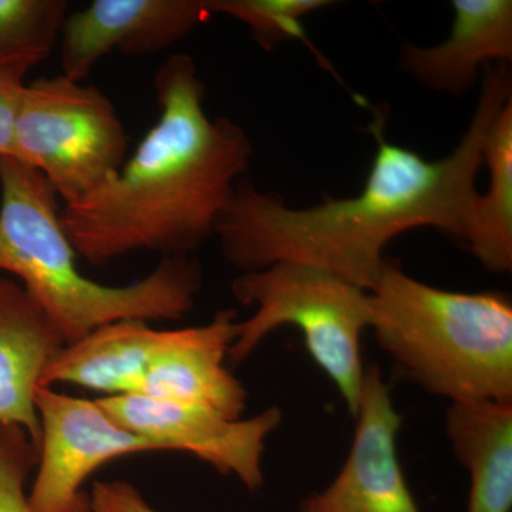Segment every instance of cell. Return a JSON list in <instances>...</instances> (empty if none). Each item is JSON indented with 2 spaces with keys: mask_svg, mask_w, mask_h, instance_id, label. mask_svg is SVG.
I'll return each mask as SVG.
<instances>
[{
  "mask_svg": "<svg viewBox=\"0 0 512 512\" xmlns=\"http://www.w3.org/2000/svg\"><path fill=\"white\" fill-rule=\"evenodd\" d=\"M511 99L507 64L485 66L480 100L466 134L448 156L434 161L390 143L384 133L386 117L377 113L369 127L377 141L375 160L355 197L292 208L284 198L242 178L215 229L222 254L244 272L295 262L325 269L370 292L386 262L384 248L397 235L433 227L464 242L478 195L485 136Z\"/></svg>",
  "mask_w": 512,
  "mask_h": 512,
  "instance_id": "6da1fadb",
  "label": "cell"
},
{
  "mask_svg": "<svg viewBox=\"0 0 512 512\" xmlns=\"http://www.w3.org/2000/svg\"><path fill=\"white\" fill-rule=\"evenodd\" d=\"M154 86L160 116L136 151L107 183L60 210L74 251L90 264L137 251L191 256L215 235L248 171L247 131L208 116L190 55L168 57Z\"/></svg>",
  "mask_w": 512,
  "mask_h": 512,
  "instance_id": "7a4b0ae2",
  "label": "cell"
},
{
  "mask_svg": "<svg viewBox=\"0 0 512 512\" xmlns=\"http://www.w3.org/2000/svg\"><path fill=\"white\" fill-rule=\"evenodd\" d=\"M56 192L33 168L0 158V271L20 279L64 346L124 320H180L194 308L201 268L165 256L146 278L107 286L80 271Z\"/></svg>",
  "mask_w": 512,
  "mask_h": 512,
  "instance_id": "3957f363",
  "label": "cell"
},
{
  "mask_svg": "<svg viewBox=\"0 0 512 512\" xmlns=\"http://www.w3.org/2000/svg\"><path fill=\"white\" fill-rule=\"evenodd\" d=\"M370 328L397 366L451 403H512V305L501 292L423 284L386 259Z\"/></svg>",
  "mask_w": 512,
  "mask_h": 512,
  "instance_id": "277c9868",
  "label": "cell"
},
{
  "mask_svg": "<svg viewBox=\"0 0 512 512\" xmlns=\"http://www.w3.org/2000/svg\"><path fill=\"white\" fill-rule=\"evenodd\" d=\"M231 288L242 305L255 306L256 312L238 322L228 359L238 365L272 330L295 326L355 417L366 373L360 342L372 320L369 292L325 269L295 262L244 272Z\"/></svg>",
  "mask_w": 512,
  "mask_h": 512,
  "instance_id": "5b68a950",
  "label": "cell"
},
{
  "mask_svg": "<svg viewBox=\"0 0 512 512\" xmlns=\"http://www.w3.org/2000/svg\"><path fill=\"white\" fill-rule=\"evenodd\" d=\"M15 147L16 160L42 175L64 205L119 173L128 136L106 94L60 73L26 83Z\"/></svg>",
  "mask_w": 512,
  "mask_h": 512,
  "instance_id": "8992f818",
  "label": "cell"
},
{
  "mask_svg": "<svg viewBox=\"0 0 512 512\" xmlns=\"http://www.w3.org/2000/svg\"><path fill=\"white\" fill-rule=\"evenodd\" d=\"M35 402L42 436L29 497L32 512H92L82 487L94 471L114 458L161 451L117 424L96 400L40 384Z\"/></svg>",
  "mask_w": 512,
  "mask_h": 512,
  "instance_id": "52a82bcc",
  "label": "cell"
},
{
  "mask_svg": "<svg viewBox=\"0 0 512 512\" xmlns=\"http://www.w3.org/2000/svg\"><path fill=\"white\" fill-rule=\"evenodd\" d=\"M96 402L117 424L153 441L161 451L190 453L224 476L234 474L251 491L264 484L265 440L282 421L278 407L232 420L205 407L140 394L104 396Z\"/></svg>",
  "mask_w": 512,
  "mask_h": 512,
  "instance_id": "ba28073f",
  "label": "cell"
},
{
  "mask_svg": "<svg viewBox=\"0 0 512 512\" xmlns=\"http://www.w3.org/2000/svg\"><path fill=\"white\" fill-rule=\"evenodd\" d=\"M211 16V0H93L64 20L59 40L62 74L84 82L111 53L156 55Z\"/></svg>",
  "mask_w": 512,
  "mask_h": 512,
  "instance_id": "9c48e42d",
  "label": "cell"
},
{
  "mask_svg": "<svg viewBox=\"0 0 512 512\" xmlns=\"http://www.w3.org/2000/svg\"><path fill=\"white\" fill-rule=\"evenodd\" d=\"M349 456L333 483L299 512H420L397 456L402 416L376 366L366 370Z\"/></svg>",
  "mask_w": 512,
  "mask_h": 512,
  "instance_id": "30bf717a",
  "label": "cell"
},
{
  "mask_svg": "<svg viewBox=\"0 0 512 512\" xmlns=\"http://www.w3.org/2000/svg\"><path fill=\"white\" fill-rule=\"evenodd\" d=\"M237 325L234 311H220L205 325L168 330L138 394L242 419L248 393L225 367L228 350L237 338Z\"/></svg>",
  "mask_w": 512,
  "mask_h": 512,
  "instance_id": "8fae6325",
  "label": "cell"
},
{
  "mask_svg": "<svg viewBox=\"0 0 512 512\" xmlns=\"http://www.w3.org/2000/svg\"><path fill=\"white\" fill-rule=\"evenodd\" d=\"M453 8L456 15L446 42L433 47L406 43L400 63L424 86L463 96L485 66L511 62L512 2L454 0Z\"/></svg>",
  "mask_w": 512,
  "mask_h": 512,
  "instance_id": "7c38bea8",
  "label": "cell"
},
{
  "mask_svg": "<svg viewBox=\"0 0 512 512\" xmlns=\"http://www.w3.org/2000/svg\"><path fill=\"white\" fill-rule=\"evenodd\" d=\"M64 346L57 330L18 282L0 278V423L22 427L39 450L36 390Z\"/></svg>",
  "mask_w": 512,
  "mask_h": 512,
  "instance_id": "4fadbf2b",
  "label": "cell"
},
{
  "mask_svg": "<svg viewBox=\"0 0 512 512\" xmlns=\"http://www.w3.org/2000/svg\"><path fill=\"white\" fill-rule=\"evenodd\" d=\"M167 332L150 328L143 320L103 326L79 342L63 346L47 365L42 384L69 383L106 396L138 394Z\"/></svg>",
  "mask_w": 512,
  "mask_h": 512,
  "instance_id": "5bb4252c",
  "label": "cell"
},
{
  "mask_svg": "<svg viewBox=\"0 0 512 512\" xmlns=\"http://www.w3.org/2000/svg\"><path fill=\"white\" fill-rule=\"evenodd\" d=\"M447 433L471 478L468 512L512 510V403H451Z\"/></svg>",
  "mask_w": 512,
  "mask_h": 512,
  "instance_id": "9a60e30c",
  "label": "cell"
},
{
  "mask_svg": "<svg viewBox=\"0 0 512 512\" xmlns=\"http://www.w3.org/2000/svg\"><path fill=\"white\" fill-rule=\"evenodd\" d=\"M483 164L490 184L474 201L464 244L487 271L503 274L512 268V99L488 128Z\"/></svg>",
  "mask_w": 512,
  "mask_h": 512,
  "instance_id": "2e32d148",
  "label": "cell"
},
{
  "mask_svg": "<svg viewBox=\"0 0 512 512\" xmlns=\"http://www.w3.org/2000/svg\"><path fill=\"white\" fill-rule=\"evenodd\" d=\"M66 0H0V66L29 70L59 46Z\"/></svg>",
  "mask_w": 512,
  "mask_h": 512,
  "instance_id": "e0dca14e",
  "label": "cell"
},
{
  "mask_svg": "<svg viewBox=\"0 0 512 512\" xmlns=\"http://www.w3.org/2000/svg\"><path fill=\"white\" fill-rule=\"evenodd\" d=\"M214 15L224 13L241 20L252 30L256 42L264 49H274L286 40H299L313 50L322 62V56L309 42L302 19L316 10L326 8L323 0H211Z\"/></svg>",
  "mask_w": 512,
  "mask_h": 512,
  "instance_id": "ac0fdd59",
  "label": "cell"
},
{
  "mask_svg": "<svg viewBox=\"0 0 512 512\" xmlns=\"http://www.w3.org/2000/svg\"><path fill=\"white\" fill-rule=\"evenodd\" d=\"M37 457L39 450L22 427L0 423V512H32L25 483Z\"/></svg>",
  "mask_w": 512,
  "mask_h": 512,
  "instance_id": "d6986e66",
  "label": "cell"
},
{
  "mask_svg": "<svg viewBox=\"0 0 512 512\" xmlns=\"http://www.w3.org/2000/svg\"><path fill=\"white\" fill-rule=\"evenodd\" d=\"M29 70L0 66V158L16 160L15 130Z\"/></svg>",
  "mask_w": 512,
  "mask_h": 512,
  "instance_id": "ffe728a7",
  "label": "cell"
},
{
  "mask_svg": "<svg viewBox=\"0 0 512 512\" xmlns=\"http://www.w3.org/2000/svg\"><path fill=\"white\" fill-rule=\"evenodd\" d=\"M90 508L92 512H157L126 481H96L90 494Z\"/></svg>",
  "mask_w": 512,
  "mask_h": 512,
  "instance_id": "44dd1931",
  "label": "cell"
}]
</instances>
